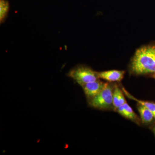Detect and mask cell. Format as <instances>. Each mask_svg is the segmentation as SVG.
I'll list each match as a JSON object with an SVG mask.
<instances>
[{"instance_id":"1","label":"cell","mask_w":155,"mask_h":155,"mask_svg":"<svg viewBox=\"0 0 155 155\" xmlns=\"http://www.w3.org/2000/svg\"><path fill=\"white\" fill-rule=\"evenodd\" d=\"M129 69L135 75L155 74V43L143 46L137 50L130 61Z\"/></svg>"},{"instance_id":"2","label":"cell","mask_w":155,"mask_h":155,"mask_svg":"<svg viewBox=\"0 0 155 155\" xmlns=\"http://www.w3.org/2000/svg\"><path fill=\"white\" fill-rule=\"evenodd\" d=\"M114 86L112 84L106 82L105 85L99 93L88 101L89 105L99 110H114Z\"/></svg>"},{"instance_id":"3","label":"cell","mask_w":155,"mask_h":155,"mask_svg":"<svg viewBox=\"0 0 155 155\" xmlns=\"http://www.w3.org/2000/svg\"><path fill=\"white\" fill-rule=\"evenodd\" d=\"M68 75L81 86L100 79L98 72L84 65L74 67L69 71Z\"/></svg>"},{"instance_id":"4","label":"cell","mask_w":155,"mask_h":155,"mask_svg":"<svg viewBox=\"0 0 155 155\" xmlns=\"http://www.w3.org/2000/svg\"><path fill=\"white\" fill-rule=\"evenodd\" d=\"M106 82L100 79L84 84L82 87L84 94L88 101L99 93L105 85Z\"/></svg>"},{"instance_id":"5","label":"cell","mask_w":155,"mask_h":155,"mask_svg":"<svg viewBox=\"0 0 155 155\" xmlns=\"http://www.w3.org/2000/svg\"><path fill=\"white\" fill-rule=\"evenodd\" d=\"M125 72L122 70H111L104 72H98L100 78L109 82L120 81L123 79Z\"/></svg>"},{"instance_id":"6","label":"cell","mask_w":155,"mask_h":155,"mask_svg":"<svg viewBox=\"0 0 155 155\" xmlns=\"http://www.w3.org/2000/svg\"><path fill=\"white\" fill-rule=\"evenodd\" d=\"M116 111L123 117L130 119L138 125H140L141 120L127 102L120 106Z\"/></svg>"},{"instance_id":"7","label":"cell","mask_w":155,"mask_h":155,"mask_svg":"<svg viewBox=\"0 0 155 155\" xmlns=\"http://www.w3.org/2000/svg\"><path fill=\"white\" fill-rule=\"evenodd\" d=\"M126 102L125 97L123 94V91L119 88L117 84L114 86L113 93V105L114 110L116 111L120 106Z\"/></svg>"},{"instance_id":"8","label":"cell","mask_w":155,"mask_h":155,"mask_svg":"<svg viewBox=\"0 0 155 155\" xmlns=\"http://www.w3.org/2000/svg\"><path fill=\"white\" fill-rule=\"evenodd\" d=\"M137 109L141 117V122L145 124H149L155 119L152 112L144 106L138 104Z\"/></svg>"},{"instance_id":"9","label":"cell","mask_w":155,"mask_h":155,"mask_svg":"<svg viewBox=\"0 0 155 155\" xmlns=\"http://www.w3.org/2000/svg\"><path fill=\"white\" fill-rule=\"evenodd\" d=\"M122 91L126 95V96H127V97L129 98L130 99L134 100V101L137 102L138 104H140L146 107L147 108L148 110H150L152 112L153 115L155 119V103L152 102L145 101H141V100L137 99L136 98L134 97L133 96L130 94L124 88V87H122Z\"/></svg>"},{"instance_id":"10","label":"cell","mask_w":155,"mask_h":155,"mask_svg":"<svg viewBox=\"0 0 155 155\" xmlns=\"http://www.w3.org/2000/svg\"><path fill=\"white\" fill-rule=\"evenodd\" d=\"M9 10V4L7 0L0 1V22L1 23L5 20Z\"/></svg>"},{"instance_id":"11","label":"cell","mask_w":155,"mask_h":155,"mask_svg":"<svg viewBox=\"0 0 155 155\" xmlns=\"http://www.w3.org/2000/svg\"><path fill=\"white\" fill-rule=\"evenodd\" d=\"M150 76L152 78H154V79H155V74L150 75Z\"/></svg>"},{"instance_id":"12","label":"cell","mask_w":155,"mask_h":155,"mask_svg":"<svg viewBox=\"0 0 155 155\" xmlns=\"http://www.w3.org/2000/svg\"><path fill=\"white\" fill-rule=\"evenodd\" d=\"M153 133H154V134L155 135V126H154V127H153Z\"/></svg>"}]
</instances>
